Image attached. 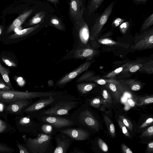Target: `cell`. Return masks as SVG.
Segmentation results:
<instances>
[{
	"label": "cell",
	"instance_id": "obj_1",
	"mask_svg": "<svg viewBox=\"0 0 153 153\" xmlns=\"http://www.w3.org/2000/svg\"><path fill=\"white\" fill-rule=\"evenodd\" d=\"M81 100L80 98L68 93L65 94L60 99L51 105L49 108L35 115L68 116L70 111L76 108L81 103Z\"/></svg>",
	"mask_w": 153,
	"mask_h": 153
},
{
	"label": "cell",
	"instance_id": "obj_2",
	"mask_svg": "<svg viewBox=\"0 0 153 153\" xmlns=\"http://www.w3.org/2000/svg\"><path fill=\"white\" fill-rule=\"evenodd\" d=\"M63 91H22L11 90H0V103H9L20 100H33L41 97L63 94Z\"/></svg>",
	"mask_w": 153,
	"mask_h": 153
},
{
	"label": "cell",
	"instance_id": "obj_3",
	"mask_svg": "<svg viewBox=\"0 0 153 153\" xmlns=\"http://www.w3.org/2000/svg\"><path fill=\"white\" fill-rule=\"evenodd\" d=\"M73 121L75 126L84 129L85 127L98 131V122L92 112L85 108L84 105L79 106L67 117Z\"/></svg>",
	"mask_w": 153,
	"mask_h": 153
},
{
	"label": "cell",
	"instance_id": "obj_4",
	"mask_svg": "<svg viewBox=\"0 0 153 153\" xmlns=\"http://www.w3.org/2000/svg\"><path fill=\"white\" fill-rule=\"evenodd\" d=\"M53 136L40 132L36 137H27L25 135L22 136V144L31 153H46L51 147Z\"/></svg>",
	"mask_w": 153,
	"mask_h": 153
},
{
	"label": "cell",
	"instance_id": "obj_5",
	"mask_svg": "<svg viewBox=\"0 0 153 153\" xmlns=\"http://www.w3.org/2000/svg\"><path fill=\"white\" fill-rule=\"evenodd\" d=\"M26 114L17 115L14 118L18 131L21 133L36 137L41 132L39 122Z\"/></svg>",
	"mask_w": 153,
	"mask_h": 153
},
{
	"label": "cell",
	"instance_id": "obj_6",
	"mask_svg": "<svg viewBox=\"0 0 153 153\" xmlns=\"http://www.w3.org/2000/svg\"><path fill=\"white\" fill-rule=\"evenodd\" d=\"M83 13L79 21L74 25L73 30L75 47H91L90 45V32L88 27L83 19Z\"/></svg>",
	"mask_w": 153,
	"mask_h": 153
},
{
	"label": "cell",
	"instance_id": "obj_7",
	"mask_svg": "<svg viewBox=\"0 0 153 153\" xmlns=\"http://www.w3.org/2000/svg\"><path fill=\"white\" fill-rule=\"evenodd\" d=\"M64 94L41 97L33 102L23 111V114H25L30 117L38 114L61 98Z\"/></svg>",
	"mask_w": 153,
	"mask_h": 153
},
{
	"label": "cell",
	"instance_id": "obj_8",
	"mask_svg": "<svg viewBox=\"0 0 153 153\" xmlns=\"http://www.w3.org/2000/svg\"><path fill=\"white\" fill-rule=\"evenodd\" d=\"M109 32L106 33L100 37H98L94 41H90V46L95 49L101 47L102 50L105 51L123 48L126 49L128 48V45L115 41L108 37Z\"/></svg>",
	"mask_w": 153,
	"mask_h": 153
},
{
	"label": "cell",
	"instance_id": "obj_9",
	"mask_svg": "<svg viewBox=\"0 0 153 153\" xmlns=\"http://www.w3.org/2000/svg\"><path fill=\"white\" fill-rule=\"evenodd\" d=\"M100 51L91 47H78L74 48L67 53L60 61L69 59H92L98 56Z\"/></svg>",
	"mask_w": 153,
	"mask_h": 153
},
{
	"label": "cell",
	"instance_id": "obj_10",
	"mask_svg": "<svg viewBox=\"0 0 153 153\" xmlns=\"http://www.w3.org/2000/svg\"><path fill=\"white\" fill-rule=\"evenodd\" d=\"M31 117L38 122L48 124L58 130L76 126L74 122L67 117L47 115H35Z\"/></svg>",
	"mask_w": 153,
	"mask_h": 153
},
{
	"label": "cell",
	"instance_id": "obj_11",
	"mask_svg": "<svg viewBox=\"0 0 153 153\" xmlns=\"http://www.w3.org/2000/svg\"><path fill=\"white\" fill-rule=\"evenodd\" d=\"M114 4V2H112L95 21L90 32V42L98 37L101 30L112 12Z\"/></svg>",
	"mask_w": 153,
	"mask_h": 153
},
{
	"label": "cell",
	"instance_id": "obj_12",
	"mask_svg": "<svg viewBox=\"0 0 153 153\" xmlns=\"http://www.w3.org/2000/svg\"><path fill=\"white\" fill-rule=\"evenodd\" d=\"M133 44L130 48L141 51L153 48V29L146 31L134 37Z\"/></svg>",
	"mask_w": 153,
	"mask_h": 153
},
{
	"label": "cell",
	"instance_id": "obj_13",
	"mask_svg": "<svg viewBox=\"0 0 153 153\" xmlns=\"http://www.w3.org/2000/svg\"><path fill=\"white\" fill-rule=\"evenodd\" d=\"M93 61L92 59L86 60L76 68L63 75L56 82L55 85L59 88H63L68 83L87 70L91 65Z\"/></svg>",
	"mask_w": 153,
	"mask_h": 153
},
{
	"label": "cell",
	"instance_id": "obj_14",
	"mask_svg": "<svg viewBox=\"0 0 153 153\" xmlns=\"http://www.w3.org/2000/svg\"><path fill=\"white\" fill-rule=\"evenodd\" d=\"M33 100H20L7 103L4 106V112L7 114L23 115V110L33 102Z\"/></svg>",
	"mask_w": 153,
	"mask_h": 153
},
{
	"label": "cell",
	"instance_id": "obj_15",
	"mask_svg": "<svg viewBox=\"0 0 153 153\" xmlns=\"http://www.w3.org/2000/svg\"><path fill=\"white\" fill-rule=\"evenodd\" d=\"M73 126L67 127L58 130V132L62 133L74 141H83L87 140L89 137V133L85 129Z\"/></svg>",
	"mask_w": 153,
	"mask_h": 153
},
{
	"label": "cell",
	"instance_id": "obj_16",
	"mask_svg": "<svg viewBox=\"0 0 153 153\" xmlns=\"http://www.w3.org/2000/svg\"><path fill=\"white\" fill-rule=\"evenodd\" d=\"M54 139L56 143L53 153H66L74 141L66 135L61 132L56 134Z\"/></svg>",
	"mask_w": 153,
	"mask_h": 153
},
{
	"label": "cell",
	"instance_id": "obj_17",
	"mask_svg": "<svg viewBox=\"0 0 153 153\" xmlns=\"http://www.w3.org/2000/svg\"><path fill=\"white\" fill-rule=\"evenodd\" d=\"M84 10L82 0H69V15L74 25L79 21Z\"/></svg>",
	"mask_w": 153,
	"mask_h": 153
},
{
	"label": "cell",
	"instance_id": "obj_18",
	"mask_svg": "<svg viewBox=\"0 0 153 153\" xmlns=\"http://www.w3.org/2000/svg\"><path fill=\"white\" fill-rule=\"evenodd\" d=\"M41 24H39L24 29L15 33L9 36L8 38L13 39L21 38L27 36L35 34L39 32L43 27Z\"/></svg>",
	"mask_w": 153,
	"mask_h": 153
},
{
	"label": "cell",
	"instance_id": "obj_19",
	"mask_svg": "<svg viewBox=\"0 0 153 153\" xmlns=\"http://www.w3.org/2000/svg\"><path fill=\"white\" fill-rule=\"evenodd\" d=\"M34 9H31L23 13L15 19L7 29L6 33H8L13 31L16 27H21L26 19L34 11Z\"/></svg>",
	"mask_w": 153,
	"mask_h": 153
},
{
	"label": "cell",
	"instance_id": "obj_20",
	"mask_svg": "<svg viewBox=\"0 0 153 153\" xmlns=\"http://www.w3.org/2000/svg\"><path fill=\"white\" fill-rule=\"evenodd\" d=\"M96 83L80 82L76 84V88L79 96H84L97 86Z\"/></svg>",
	"mask_w": 153,
	"mask_h": 153
},
{
	"label": "cell",
	"instance_id": "obj_21",
	"mask_svg": "<svg viewBox=\"0 0 153 153\" xmlns=\"http://www.w3.org/2000/svg\"><path fill=\"white\" fill-rule=\"evenodd\" d=\"M141 66L142 63L139 62H127L120 74L124 75L135 72L138 71Z\"/></svg>",
	"mask_w": 153,
	"mask_h": 153
},
{
	"label": "cell",
	"instance_id": "obj_22",
	"mask_svg": "<svg viewBox=\"0 0 153 153\" xmlns=\"http://www.w3.org/2000/svg\"><path fill=\"white\" fill-rule=\"evenodd\" d=\"M131 90L136 91L139 90L142 87L141 83L139 81L134 79L118 80Z\"/></svg>",
	"mask_w": 153,
	"mask_h": 153
},
{
	"label": "cell",
	"instance_id": "obj_23",
	"mask_svg": "<svg viewBox=\"0 0 153 153\" xmlns=\"http://www.w3.org/2000/svg\"><path fill=\"white\" fill-rule=\"evenodd\" d=\"M39 122L41 132L53 136L58 132V130L55 128L50 124Z\"/></svg>",
	"mask_w": 153,
	"mask_h": 153
},
{
	"label": "cell",
	"instance_id": "obj_24",
	"mask_svg": "<svg viewBox=\"0 0 153 153\" xmlns=\"http://www.w3.org/2000/svg\"><path fill=\"white\" fill-rule=\"evenodd\" d=\"M48 25L61 31H65L66 30L65 25L61 19L56 16H53L51 18L49 21Z\"/></svg>",
	"mask_w": 153,
	"mask_h": 153
},
{
	"label": "cell",
	"instance_id": "obj_25",
	"mask_svg": "<svg viewBox=\"0 0 153 153\" xmlns=\"http://www.w3.org/2000/svg\"><path fill=\"white\" fill-rule=\"evenodd\" d=\"M138 71L140 73L147 74H152L153 73V60L152 59H150L142 63V66Z\"/></svg>",
	"mask_w": 153,
	"mask_h": 153
},
{
	"label": "cell",
	"instance_id": "obj_26",
	"mask_svg": "<svg viewBox=\"0 0 153 153\" xmlns=\"http://www.w3.org/2000/svg\"><path fill=\"white\" fill-rule=\"evenodd\" d=\"M14 129L7 121L0 118V134H10L14 131Z\"/></svg>",
	"mask_w": 153,
	"mask_h": 153
},
{
	"label": "cell",
	"instance_id": "obj_27",
	"mask_svg": "<svg viewBox=\"0 0 153 153\" xmlns=\"http://www.w3.org/2000/svg\"><path fill=\"white\" fill-rule=\"evenodd\" d=\"M45 16V11H42L38 12L30 20L28 25L32 26L41 24V22H42Z\"/></svg>",
	"mask_w": 153,
	"mask_h": 153
},
{
	"label": "cell",
	"instance_id": "obj_28",
	"mask_svg": "<svg viewBox=\"0 0 153 153\" xmlns=\"http://www.w3.org/2000/svg\"><path fill=\"white\" fill-rule=\"evenodd\" d=\"M0 73L3 80L7 85L12 89L14 90L11 84L9 76V72L7 68H4L0 63Z\"/></svg>",
	"mask_w": 153,
	"mask_h": 153
},
{
	"label": "cell",
	"instance_id": "obj_29",
	"mask_svg": "<svg viewBox=\"0 0 153 153\" xmlns=\"http://www.w3.org/2000/svg\"><path fill=\"white\" fill-rule=\"evenodd\" d=\"M104 118L110 134L112 137H114L116 136V133L115 127L113 122L106 115H104Z\"/></svg>",
	"mask_w": 153,
	"mask_h": 153
},
{
	"label": "cell",
	"instance_id": "obj_30",
	"mask_svg": "<svg viewBox=\"0 0 153 153\" xmlns=\"http://www.w3.org/2000/svg\"><path fill=\"white\" fill-rule=\"evenodd\" d=\"M104 0H91L88 7V12L91 13L97 10Z\"/></svg>",
	"mask_w": 153,
	"mask_h": 153
},
{
	"label": "cell",
	"instance_id": "obj_31",
	"mask_svg": "<svg viewBox=\"0 0 153 153\" xmlns=\"http://www.w3.org/2000/svg\"><path fill=\"white\" fill-rule=\"evenodd\" d=\"M95 73L93 71H88L82 75L75 82L76 83L87 81L90 77L95 75Z\"/></svg>",
	"mask_w": 153,
	"mask_h": 153
},
{
	"label": "cell",
	"instance_id": "obj_32",
	"mask_svg": "<svg viewBox=\"0 0 153 153\" xmlns=\"http://www.w3.org/2000/svg\"><path fill=\"white\" fill-rule=\"evenodd\" d=\"M126 63L123 65L122 66L108 73L105 76L104 78L108 79H114L116 76L118 75L122 72L124 68Z\"/></svg>",
	"mask_w": 153,
	"mask_h": 153
},
{
	"label": "cell",
	"instance_id": "obj_33",
	"mask_svg": "<svg viewBox=\"0 0 153 153\" xmlns=\"http://www.w3.org/2000/svg\"><path fill=\"white\" fill-rule=\"evenodd\" d=\"M153 24V13L147 17L144 21L141 28L140 30H146Z\"/></svg>",
	"mask_w": 153,
	"mask_h": 153
},
{
	"label": "cell",
	"instance_id": "obj_34",
	"mask_svg": "<svg viewBox=\"0 0 153 153\" xmlns=\"http://www.w3.org/2000/svg\"><path fill=\"white\" fill-rule=\"evenodd\" d=\"M14 151L13 148L0 141V153H12Z\"/></svg>",
	"mask_w": 153,
	"mask_h": 153
},
{
	"label": "cell",
	"instance_id": "obj_35",
	"mask_svg": "<svg viewBox=\"0 0 153 153\" xmlns=\"http://www.w3.org/2000/svg\"><path fill=\"white\" fill-rule=\"evenodd\" d=\"M119 119L131 131H132L133 126L132 123L126 117L122 115L119 116Z\"/></svg>",
	"mask_w": 153,
	"mask_h": 153
},
{
	"label": "cell",
	"instance_id": "obj_36",
	"mask_svg": "<svg viewBox=\"0 0 153 153\" xmlns=\"http://www.w3.org/2000/svg\"><path fill=\"white\" fill-rule=\"evenodd\" d=\"M102 94L103 99L108 103H112L111 96L108 90L106 89H103L102 90Z\"/></svg>",
	"mask_w": 153,
	"mask_h": 153
},
{
	"label": "cell",
	"instance_id": "obj_37",
	"mask_svg": "<svg viewBox=\"0 0 153 153\" xmlns=\"http://www.w3.org/2000/svg\"><path fill=\"white\" fill-rule=\"evenodd\" d=\"M102 103V101L100 99L96 98L89 100V103L90 106L95 108H98Z\"/></svg>",
	"mask_w": 153,
	"mask_h": 153
},
{
	"label": "cell",
	"instance_id": "obj_38",
	"mask_svg": "<svg viewBox=\"0 0 153 153\" xmlns=\"http://www.w3.org/2000/svg\"><path fill=\"white\" fill-rule=\"evenodd\" d=\"M117 122L123 134L126 136L129 137H130V134L128 132L126 126L119 119L117 120Z\"/></svg>",
	"mask_w": 153,
	"mask_h": 153
},
{
	"label": "cell",
	"instance_id": "obj_39",
	"mask_svg": "<svg viewBox=\"0 0 153 153\" xmlns=\"http://www.w3.org/2000/svg\"><path fill=\"white\" fill-rule=\"evenodd\" d=\"M98 143L99 147L102 151L106 152L108 151L107 145L101 138L99 139Z\"/></svg>",
	"mask_w": 153,
	"mask_h": 153
},
{
	"label": "cell",
	"instance_id": "obj_40",
	"mask_svg": "<svg viewBox=\"0 0 153 153\" xmlns=\"http://www.w3.org/2000/svg\"><path fill=\"white\" fill-rule=\"evenodd\" d=\"M153 135V126L149 127L142 134L141 137L152 136Z\"/></svg>",
	"mask_w": 153,
	"mask_h": 153
},
{
	"label": "cell",
	"instance_id": "obj_41",
	"mask_svg": "<svg viewBox=\"0 0 153 153\" xmlns=\"http://www.w3.org/2000/svg\"><path fill=\"white\" fill-rule=\"evenodd\" d=\"M16 146L18 149L20 153H30L27 149L22 144H21L16 140Z\"/></svg>",
	"mask_w": 153,
	"mask_h": 153
},
{
	"label": "cell",
	"instance_id": "obj_42",
	"mask_svg": "<svg viewBox=\"0 0 153 153\" xmlns=\"http://www.w3.org/2000/svg\"><path fill=\"white\" fill-rule=\"evenodd\" d=\"M129 27V23L128 22H123L120 26L119 29L123 34L125 33Z\"/></svg>",
	"mask_w": 153,
	"mask_h": 153
},
{
	"label": "cell",
	"instance_id": "obj_43",
	"mask_svg": "<svg viewBox=\"0 0 153 153\" xmlns=\"http://www.w3.org/2000/svg\"><path fill=\"white\" fill-rule=\"evenodd\" d=\"M139 100L141 101L142 104H148L153 102V97L152 96L147 97L145 98H140Z\"/></svg>",
	"mask_w": 153,
	"mask_h": 153
},
{
	"label": "cell",
	"instance_id": "obj_44",
	"mask_svg": "<svg viewBox=\"0 0 153 153\" xmlns=\"http://www.w3.org/2000/svg\"><path fill=\"white\" fill-rule=\"evenodd\" d=\"M153 122V119L152 117H150L147 119L146 121L143 123L140 127V128H142L145 127L152 124Z\"/></svg>",
	"mask_w": 153,
	"mask_h": 153
},
{
	"label": "cell",
	"instance_id": "obj_45",
	"mask_svg": "<svg viewBox=\"0 0 153 153\" xmlns=\"http://www.w3.org/2000/svg\"><path fill=\"white\" fill-rule=\"evenodd\" d=\"M93 82L100 85H105L108 82V79H102L99 77L94 80Z\"/></svg>",
	"mask_w": 153,
	"mask_h": 153
},
{
	"label": "cell",
	"instance_id": "obj_46",
	"mask_svg": "<svg viewBox=\"0 0 153 153\" xmlns=\"http://www.w3.org/2000/svg\"><path fill=\"white\" fill-rule=\"evenodd\" d=\"M2 60L7 65L9 66L15 67L16 66V64L14 62L10 59L2 58Z\"/></svg>",
	"mask_w": 153,
	"mask_h": 153
},
{
	"label": "cell",
	"instance_id": "obj_47",
	"mask_svg": "<svg viewBox=\"0 0 153 153\" xmlns=\"http://www.w3.org/2000/svg\"><path fill=\"white\" fill-rule=\"evenodd\" d=\"M124 20L122 19L117 18L113 21L112 25L114 27H117L124 22Z\"/></svg>",
	"mask_w": 153,
	"mask_h": 153
},
{
	"label": "cell",
	"instance_id": "obj_48",
	"mask_svg": "<svg viewBox=\"0 0 153 153\" xmlns=\"http://www.w3.org/2000/svg\"><path fill=\"white\" fill-rule=\"evenodd\" d=\"M0 90L7 91L12 89L6 83L0 81Z\"/></svg>",
	"mask_w": 153,
	"mask_h": 153
},
{
	"label": "cell",
	"instance_id": "obj_49",
	"mask_svg": "<svg viewBox=\"0 0 153 153\" xmlns=\"http://www.w3.org/2000/svg\"><path fill=\"white\" fill-rule=\"evenodd\" d=\"M121 149L124 153H132L131 150L124 143L122 144Z\"/></svg>",
	"mask_w": 153,
	"mask_h": 153
},
{
	"label": "cell",
	"instance_id": "obj_50",
	"mask_svg": "<svg viewBox=\"0 0 153 153\" xmlns=\"http://www.w3.org/2000/svg\"><path fill=\"white\" fill-rule=\"evenodd\" d=\"M146 152L147 153H153V142L152 141L148 144Z\"/></svg>",
	"mask_w": 153,
	"mask_h": 153
},
{
	"label": "cell",
	"instance_id": "obj_51",
	"mask_svg": "<svg viewBox=\"0 0 153 153\" xmlns=\"http://www.w3.org/2000/svg\"><path fill=\"white\" fill-rule=\"evenodd\" d=\"M70 153H84L85 152L80 149L76 148L74 147L72 150L69 152Z\"/></svg>",
	"mask_w": 153,
	"mask_h": 153
},
{
	"label": "cell",
	"instance_id": "obj_52",
	"mask_svg": "<svg viewBox=\"0 0 153 153\" xmlns=\"http://www.w3.org/2000/svg\"><path fill=\"white\" fill-rule=\"evenodd\" d=\"M17 81L19 85L20 86H23L24 84V81L22 77H19Z\"/></svg>",
	"mask_w": 153,
	"mask_h": 153
},
{
	"label": "cell",
	"instance_id": "obj_53",
	"mask_svg": "<svg viewBox=\"0 0 153 153\" xmlns=\"http://www.w3.org/2000/svg\"><path fill=\"white\" fill-rule=\"evenodd\" d=\"M0 117H2L6 121H7V115L5 113H1L0 112Z\"/></svg>",
	"mask_w": 153,
	"mask_h": 153
},
{
	"label": "cell",
	"instance_id": "obj_54",
	"mask_svg": "<svg viewBox=\"0 0 153 153\" xmlns=\"http://www.w3.org/2000/svg\"><path fill=\"white\" fill-rule=\"evenodd\" d=\"M127 102L129 105L131 107H133L135 105V102L131 99H129L128 100Z\"/></svg>",
	"mask_w": 153,
	"mask_h": 153
},
{
	"label": "cell",
	"instance_id": "obj_55",
	"mask_svg": "<svg viewBox=\"0 0 153 153\" xmlns=\"http://www.w3.org/2000/svg\"><path fill=\"white\" fill-rule=\"evenodd\" d=\"M47 0L51 3H52L53 4H58L59 2V0Z\"/></svg>",
	"mask_w": 153,
	"mask_h": 153
},
{
	"label": "cell",
	"instance_id": "obj_56",
	"mask_svg": "<svg viewBox=\"0 0 153 153\" xmlns=\"http://www.w3.org/2000/svg\"><path fill=\"white\" fill-rule=\"evenodd\" d=\"M22 28L21 27H17L15 28L13 31H14L15 33L18 32V31L22 30Z\"/></svg>",
	"mask_w": 153,
	"mask_h": 153
},
{
	"label": "cell",
	"instance_id": "obj_57",
	"mask_svg": "<svg viewBox=\"0 0 153 153\" xmlns=\"http://www.w3.org/2000/svg\"><path fill=\"white\" fill-rule=\"evenodd\" d=\"M3 31V28L2 26H0V35L2 34Z\"/></svg>",
	"mask_w": 153,
	"mask_h": 153
},
{
	"label": "cell",
	"instance_id": "obj_58",
	"mask_svg": "<svg viewBox=\"0 0 153 153\" xmlns=\"http://www.w3.org/2000/svg\"><path fill=\"white\" fill-rule=\"evenodd\" d=\"M135 0L137 1H147V0Z\"/></svg>",
	"mask_w": 153,
	"mask_h": 153
}]
</instances>
